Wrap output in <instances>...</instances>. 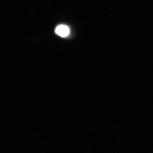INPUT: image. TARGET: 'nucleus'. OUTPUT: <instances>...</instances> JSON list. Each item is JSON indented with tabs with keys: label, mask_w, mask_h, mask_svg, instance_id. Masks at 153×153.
Segmentation results:
<instances>
[{
	"label": "nucleus",
	"mask_w": 153,
	"mask_h": 153,
	"mask_svg": "<svg viewBox=\"0 0 153 153\" xmlns=\"http://www.w3.org/2000/svg\"><path fill=\"white\" fill-rule=\"evenodd\" d=\"M55 32L61 37H66L69 33V28L65 25H60L56 27Z\"/></svg>",
	"instance_id": "obj_1"
}]
</instances>
